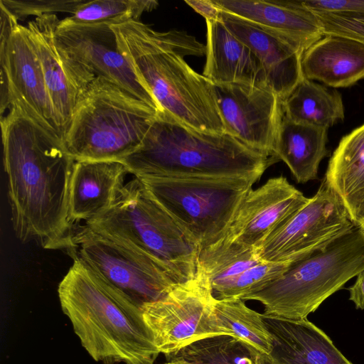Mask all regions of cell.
Returning <instances> with one entry per match:
<instances>
[{
  "instance_id": "obj_12",
  "label": "cell",
  "mask_w": 364,
  "mask_h": 364,
  "mask_svg": "<svg viewBox=\"0 0 364 364\" xmlns=\"http://www.w3.org/2000/svg\"><path fill=\"white\" fill-rule=\"evenodd\" d=\"M355 227L341 198L323 179L307 204L265 238L257 249L259 257L293 264L323 250Z\"/></svg>"
},
{
  "instance_id": "obj_1",
  "label": "cell",
  "mask_w": 364,
  "mask_h": 364,
  "mask_svg": "<svg viewBox=\"0 0 364 364\" xmlns=\"http://www.w3.org/2000/svg\"><path fill=\"white\" fill-rule=\"evenodd\" d=\"M1 117L3 161L14 233L46 250H67L75 160L64 141L15 107Z\"/></svg>"
},
{
  "instance_id": "obj_25",
  "label": "cell",
  "mask_w": 364,
  "mask_h": 364,
  "mask_svg": "<svg viewBox=\"0 0 364 364\" xmlns=\"http://www.w3.org/2000/svg\"><path fill=\"white\" fill-rule=\"evenodd\" d=\"M282 105L287 119L319 128L328 129L344 119L341 93L304 77Z\"/></svg>"
},
{
  "instance_id": "obj_21",
  "label": "cell",
  "mask_w": 364,
  "mask_h": 364,
  "mask_svg": "<svg viewBox=\"0 0 364 364\" xmlns=\"http://www.w3.org/2000/svg\"><path fill=\"white\" fill-rule=\"evenodd\" d=\"M205 21L206 60L203 75L213 84L268 87L262 66L252 50L221 20Z\"/></svg>"
},
{
  "instance_id": "obj_6",
  "label": "cell",
  "mask_w": 364,
  "mask_h": 364,
  "mask_svg": "<svg viewBox=\"0 0 364 364\" xmlns=\"http://www.w3.org/2000/svg\"><path fill=\"white\" fill-rule=\"evenodd\" d=\"M85 224L149 256L176 283L191 279L198 272L200 245L137 177L124 184L107 211Z\"/></svg>"
},
{
  "instance_id": "obj_16",
  "label": "cell",
  "mask_w": 364,
  "mask_h": 364,
  "mask_svg": "<svg viewBox=\"0 0 364 364\" xmlns=\"http://www.w3.org/2000/svg\"><path fill=\"white\" fill-rule=\"evenodd\" d=\"M283 176L269 178L242 201L221 237L257 249L265 238L309 201Z\"/></svg>"
},
{
  "instance_id": "obj_10",
  "label": "cell",
  "mask_w": 364,
  "mask_h": 364,
  "mask_svg": "<svg viewBox=\"0 0 364 364\" xmlns=\"http://www.w3.org/2000/svg\"><path fill=\"white\" fill-rule=\"evenodd\" d=\"M1 114L15 107L49 132L64 134L26 26L0 3Z\"/></svg>"
},
{
  "instance_id": "obj_18",
  "label": "cell",
  "mask_w": 364,
  "mask_h": 364,
  "mask_svg": "<svg viewBox=\"0 0 364 364\" xmlns=\"http://www.w3.org/2000/svg\"><path fill=\"white\" fill-rule=\"evenodd\" d=\"M220 20L259 59L268 87L284 100L303 78L302 53L270 31L222 11Z\"/></svg>"
},
{
  "instance_id": "obj_5",
  "label": "cell",
  "mask_w": 364,
  "mask_h": 364,
  "mask_svg": "<svg viewBox=\"0 0 364 364\" xmlns=\"http://www.w3.org/2000/svg\"><path fill=\"white\" fill-rule=\"evenodd\" d=\"M158 111L96 77L80 92L64 136L75 161H122L141 144Z\"/></svg>"
},
{
  "instance_id": "obj_24",
  "label": "cell",
  "mask_w": 364,
  "mask_h": 364,
  "mask_svg": "<svg viewBox=\"0 0 364 364\" xmlns=\"http://www.w3.org/2000/svg\"><path fill=\"white\" fill-rule=\"evenodd\" d=\"M328 129L293 122L283 117L273 155L289 167L297 183L317 178L321 161L328 155Z\"/></svg>"
},
{
  "instance_id": "obj_15",
  "label": "cell",
  "mask_w": 364,
  "mask_h": 364,
  "mask_svg": "<svg viewBox=\"0 0 364 364\" xmlns=\"http://www.w3.org/2000/svg\"><path fill=\"white\" fill-rule=\"evenodd\" d=\"M60 21L56 14L43 15L28 21L26 28L65 136L78 96L96 77L58 42L55 33Z\"/></svg>"
},
{
  "instance_id": "obj_33",
  "label": "cell",
  "mask_w": 364,
  "mask_h": 364,
  "mask_svg": "<svg viewBox=\"0 0 364 364\" xmlns=\"http://www.w3.org/2000/svg\"><path fill=\"white\" fill-rule=\"evenodd\" d=\"M323 33L349 38L364 44V16L350 18L328 14H316Z\"/></svg>"
},
{
  "instance_id": "obj_4",
  "label": "cell",
  "mask_w": 364,
  "mask_h": 364,
  "mask_svg": "<svg viewBox=\"0 0 364 364\" xmlns=\"http://www.w3.org/2000/svg\"><path fill=\"white\" fill-rule=\"evenodd\" d=\"M136 177L245 178L259 180L274 156L223 133L188 127L158 112L141 146L121 161Z\"/></svg>"
},
{
  "instance_id": "obj_11",
  "label": "cell",
  "mask_w": 364,
  "mask_h": 364,
  "mask_svg": "<svg viewBox=\"0 0 364 364\" xmlns=\"http://www.w3.org/2000/svg\"><path fill=\"white\" fill-rule=\"evenodd\" d=\"M215 300L209 279L198 269L193 278L176 284L161 299L144 304V318L160 353L169 359L197 341L227 335L217 321Z\"/></svg>"
},
{
  "instance_id": "obj_38",
  "label": "cell",
  "mask_w": 364,
  "mask_h": 364,
  "mask_svg": "<svg viewBox=\"0 0 364 364\" xmlns=\"http://www.w3.org/2000/svg\"><path fill=\"white\" fill-rule=\"evenodd\" d=\"M358 228L361 232L364 235V222L360 226H358Z\"/></svg>"
},
{
  "instance_id": "obj_37",
  "label": "cell",
  "mask_w": 364,
  "mask_h": 364,
  "mask_svg": "<svg viewBox=\"0 0 364 364\" xmlns=\"http://www.w3.org/2000/svg\"><path fill=\"white\" fill-rule=\"evenodd\" d=\"M168 361L163 364H191L184 359L180 358H172Z\"/></svg>"
},
{
  "instance_id": "obj_20",
  "label": "cell",
  "mask_w": 364,
  "mask_h": 364,
  "mask_svg": "<svg viewBox=\"0 0 364 364\" xmlns=\"http://www.w3.org/2000/svg\"><path fill=\"white\" fill-rule=\"evenodd\" d=\"M128 173L120 161H75L70 185L71 221L87 222L107 211L117 200Z\"/></svg>"
},
{
  "instance_id": "obj_19",
  "label": "cell",
  "mask_w": 364,
  "mask_h": 364,
  "mask_svg": "<svg viewBox=\"0 0 364 364\" xmlns=\"http://www.w3.org/2000/svg\"><path fill=\"white\" fill-rule=\"evenodd\" d=\"M262 316L272 339L269 355L275 363L353 364L307 318L295 320Z\"/></svg>"
},
{
  "instance_id": "obj_22",
  "label": "cell",
  "mask_w": 364,
  "mask_h": 364,
  "mask_svg": "<svg viewBox=\"0 0 364 364\" xmlns=\"http://www.w3.org/2000/svg\"><path fill=\"white\" fill-rule=\"evenodd\" d=\"M304 77L332 87H347L364 79V44L325 34L301 55Z\"/></svg>"
},
{
  "instance_id": "obj_28",
  "label": "cell",
  "mask_w": 364,
  "mask_h": 364,
  "mask_svg": "<svg viewBox=\"0 0 364 364\" xmlns=\"http://www.w3.org/2000/svg\"><path fill=\"white\" fill-rule=\"evenodd\" d=\"M172 358L184 359L191 364H256L253 348L228 335L197 341L169 359Z\"/></svg>"
},
{
  "instance_id": "obj_8",
  "label": "cell",
  "mask_w": 364,
  "mask_h": 364,
  "mask_svg": "<svg viewBox=\"0 0 364 364\" xmlns=\"http://www.w3.org/2000/svg\"><path fill=\"white\" fill-rule=\"evenodd\" d=\"M137 178L201 250L224 235L242 201L257 182L245 178Z\"/></svg>"
},
{
  "instance_id": "obj_23",
  "label": "cell",
  "mask_w": 364,
  "mask_h": 364,
  "mask_svg": "<svg viewBox=\"0 0 364 364\" xmlns=\"http://www.w3.org/2000/svg\"><path fill=\"white\" fill-rule=\"evenodd\" d=\"M344 204L355 226L364 222V124L345 135L323 178Z\"/></svg>"
},
{
  "instance_id": "obj_17",
  "label": "cell",
  "mask_w": 364,
  "mask_h": 364,
  "mask_svg": "<svg viewBox=\"0 0 364 364\" xmlns=\"http://www.w3.org/2000/svg\"><path fill=\"white\" fill-rule=\"evenodd\" d=\"M213 1L222 11L283 37L302 53L324 36L318 18L303 1Z\"/></svg>"
},
{
  "instance_id": "obj_3",
  "label": "cell",
  "mask_w": 364,
  "mask_h": 364,
  "mask_svg": "<svg viewBox=\"0 0 364 364\" xmlns=\"http://www.w3.org/2000/svg\"><path fill=\"white\" fill-rule=\"evenodd\" d=\"M63 313L82 347L105 364H154L160 352L141 307L73 261L58 285Z\"/></svg>"
},
{
  "instance_id": "obj_31",
  "label": "cell",
  "mask_w": 364,
  "mask_h": 364,
  "mask_svg": "<svg viewBox=\"0 0 364 364\" xmlns=\"http://www.w3.org/2000/svg\"><path fill=\"white\" fill-rule=\"evenodd\" d=\"M84 1L85 0H1L0 3L18 21H22L30 16L36 18L43 15L56 14L57 13H69L72 15Z\"/></svg>"
},
{
  "instance_id": "obj_35",
  "label": "cell",
  "mask_w": 364,
  "mask_h": 364,
  "mask_svg": "<svg viewBox=\"0 0 364 364\" xmlns=\"http://www.w3.org/2000/svg\"><path fill=\"white\" fill-rule=\"evenodd\" d=\"M348 290L349 300L354 303L355 308L364 310V269L357 274L355 283Z\"/></svg>"
},
{
  "instance_id": "obj_26",
  "label": "cell",
  "mask_w": 364,
  "mask_h": 364,
  "mask_svg": "<svg viewBox=\"0 0 364 364\" xmlns=\"http://www.w3.org/2000/svg\"><path fill=\"white\" fill-rule=\"evenodd\" d=\"M214 313L220 327L251 348L269 354L272 347V336L262 314L249 308L240 298L217 299Z\"/></svg>"
},
{
  "instance_id": "obj_14",
  "label": "cell",
  "mask_w": 364,
  "mask_h": 364,
  "mask_svg": "<svg viewBox=\"0 0 364 364\" xmlns=\"http://www.w3.org/2000/svg\"><path fill=\"white\" fill-rule=\"evenodd\" d=\"M55 34L59 44L95 77L112 82L159 112H162L119 50L110 23L77 24L63 18L59 21Z\"/></svg>"
},
{
  "instance_id": "obj_7",
  "label": "cell",
  "mask_w": 364,
  "mask_h": 364,
  "mask_svg": "<svg viewBox=\"0 0 364 364\" xmlns=\"http://www.w3.org/2000/svg\"><path fill=\"white\" fill-rule=\"evenodd\" d=\"M364 269V235L355 226L323 250L293 263L279 277L241 299L259 301L264 314L306 318Z\"/></svg>"
},
{
  "instance_id": "obj_9",
  "label": "cell",
  "mask_w": 364,
  "mask_h": 364,
  "mask_svg": "<svg viewBox=\"0 0 364 364\" xmlns=\"http://www.w3.org/2000/svg\"><path fill=\"white\" fill-rule=\"evenodd\" d=\"M66 251L73 261L141 307L161 299L178 284L149 256L87 225L75 228Z\"/></svg>"
},
{
  "instance_id": "obj_27",
  "label": "cell",
  "mask_w": 364,
  "mask_h": 364,
  "mask_svg": "<svg viewBox=\"0 0 364 364\" xmlns=\"http://www.w3.org/2000/svg\"><path fill=\"white\" fill-rule=\"evenodd\" d=\"M261 262L257 248L220 238L200 250L198 269L208 277L213 291Z\"/></svg>"
},
{
  "instance_id": "obj_30",
  "label": "cell",
  "mask_w": 364,
  "mask_h": 364,
  "mask_svg": "<svg viewBox=\"0 0 364 364\" xmlns=\"http://www.w3.org/2000/svg\"><path fill=\"white\" fill-rule=\"evenodd\" d=\"M289 263L261 262L213 291L217 299L240 298L258 291L282 276Z\"/></svg>"
},
{
  "instance_id": "obj_34",
  "label": "cell",
  "mask_w": 364,
  "mask_h": 364,
  "mask_svg": "<svg viewBox=\"0 0 364 364\" xmlns=\"http://www.w3.org/2000/svg\"><path fill=\"white\" fill-rule=\"evenodd\" d=\"M185 2L204 17L205 21L220 20L222 10L213 0H186Z\"/></svg>"
},
{
  "instance_id": "obj_32",
  "label": "cell",
  "mask_w": 364,
  "mask_h": 364,
  "mask_svg": "<svg viewBox=\"0 0 364 364\" xmlns=\"http://www.w3.org/2000/svg\"><path fill=\"white\" fill-rule=\"evenodd\" d=\"M303 4L315 14L350 18L364 16V0H308Z\"/></svg>"
},
{
  "instance_id": "obj_13",
  "label": "cell",
  "mask_w": 364,
  "mask_h": 364,
  "mask_svg": "<svg viewBox=\"0 0 364 364\" xmlns=\"http://www.w3.org/2000/svg\"><path fill=\"white\" fill-rule=\"evenodd\" d=\"M213 89L225 132L274 156L284 117L281 98L268 87L244 83L213 84Z\"/></svg>"
},
{
  "instance_id": "obj_36",
  "label": "cell",
  "mask_w": 364,
  "mask_h": 364,
  "mask_svg": "<svg viewBox=\"0 0 364 364\" xmlns=\"http://www.w3.org/2000/svg\"><path fill=\"white\" fill-rule=\"evenodd\" d=\"M256 364H277L270 358L269 354L261 353L253 348Z\"/></svg>"
},
{
  "instance_id": "obj_2",
  "label": "cell",
  "mask_w": 364,
  "mask_h": 364,
  "mask_svg": "<svg viewBox=\"0 0 364 364\" xmlns=\"http://www.w3.org/2000/svg\"><path fill=\"white\" fill-rule=\"evenodd\" d=\"M111 27L119 50L162 112L196 130L225 132L213 84L184 60L205 55V45L184 31L159 32L139 20Z\"/></svg>"
},
{
  "instance_id": "obj_29",
  "label": "cell",
  "mask_w": 364,
  "mask_h": 364,
  "mask_svg": "<svg viewBox=\"0 0 364 364\" xmlns=\"http://www.w3.org/2000/svg\"><path fill=\"white\" fill-rule=\"evenodd\" d=\"M155 0H95L85 1L75 13L65 19L77 24L121 23L139 20L144 12L155 9Z\"/></svg>"
}]
</instances>
